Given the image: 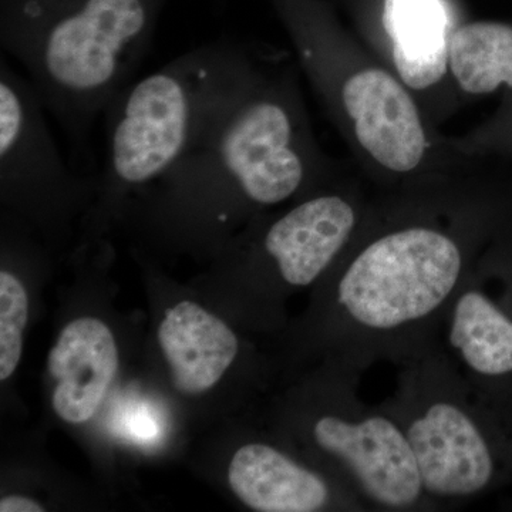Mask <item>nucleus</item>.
I'll use <instances>...</instances> for the list:
<instances>
[{"label": "nucleus", "instance_id": "obj_1", "mask_svg": "<svg viewBox=\"0 0 512 512\" xmlns=\"http://www.w3.org/2000/svg\"><path fill=\"white\" fill-rule=\"evenodd\" d=\"M476 261L467 239L427 221L382 229L349 248L322 281L325 363L363 375L419 353L439 338L448 303Z\"/></svg>", "mask_w": 512, "mask_h": 512}, {"label": "nucleus", "instance_id": "obj_2", "mask_svg": "<svg viewBox=\"0 0 512 512\" xmlns=\"http://www.w3.org/2000/svg\"><path fill=\"white\" fill-rule=\"evenodd\" d=\"M167 0H0V43L76 144L133 83Z\"/></svg>", "mask_w": 512, "mask_h": 512}, {"label": "nucleus", "instance_id": "obj_3", "mask_svg": "<svg viewBox=\"0 0 512 512\" xmlns=\"http://www.w3.org/2000/svg\"><path fill=\"white\" fill-rule=\"evenodd\" d=\"M396 369L382 403L402 424L437 511L510 487L512 404L474 389L439 338Z\"/></svg>", "mask_w": 512, "mask_h": 512}, {"label": "nucleus", "instance_id": "obj_4", "mask_svg": "<svg viewBox=\"0 0 512 512\" xmlns=\"http://www.w3.org/2000/svg\"><path fill=\"white\" fill-rule=\"evenodd\" d=\"M259 89L244 53L234 55L190 146L163 180L185 200L274 207L302 190L308 165L288 104Z\"/></svg>", "mask_w": 512, "mask_h": 512}, {"label": "nucleus", "instance_id": "obj_5", "mask_svg": "<svg viewBox=\"0 0 512 512\" xmlns=\"http://www.w3.org/2000/svg\"><path fill=\"white\" fill-rule=\"evenodd\" d=\"M235 46L197 47L131 83L106 110L104 191L127 194L160 183L190 146Z\"/></svg>", "mask_w": 512, "mask_h": 512}, {"label": "nucleus", "instance_id": "obj_6", "mask_svg": "<svg viewBox=\"0 0 512 512\" xmlns=\"http://www.w3.org/2000/svg\"><path fill=\"white\" fill-rule=\"evenodd\" d=\"M362 376L323 366L306 424L313 453L366 511H437L400 421L383 403L370 406L359 399Z\"/></svg>", "mask_w": 512, "mask_h": 512}, {"label": "nucleus", "instance_id": "obj_7", "mask_svg": "<svg viewBox=\"0 0 512 512\" xmlns=\"http://www.w3.org/2000/svg\"><path fill=\"white\" fill-rule=\"evenodd\" d=\"M439 342L474 389L512 404V228L458 286Z\"/></svg>", "mask_w": 512, "mask_h": 512}, {"label": "nucleus", "instance_id": "obj_8", "mask_svg": "<svg viewBox=\"0 0 512 512\" xmlns=\"http://www.w3.org/2000/svg\"><path fill=\"white\" fill-rule=\"evenodd\" d=\"M359 208L340 194H320L286 211L262 232L261 251L279 284L303 289L323 281L355 241Z\"/></svg>", "mask_w": 512, "mask_h": 512}, {"label": "nucleus", "instance_id": "obj_9", "mask_svg": "<svg viewBox=\"0 0 512 512\" xmlns=\"http://www.w3.org/2000/svg\"><path fill=\"white\" fill-rule=\"evenodd\" d=\"M228 481L241 503L258 512H366L328 471L306 466L268 443L239 447L229 463Z\"/></svg>", "mask_w": 512, "mask_h": 512}, {"label": "nucleus", "instance_id": "obj_10", "mask_svg": "<svg viewBox=\"0 0 512 512\" xmlns=\"http://www.w3.org/2000/svg\"><path fill=\"white\" fill-rule=\"evenodd\" d=\"M342 100L355 123L357 140L377 163L399 174L420 164L426 133L402 83L383 70H365L343 84Z\"/></svg>", "mask_w": 512, "mask_h": 512}, {"label": "nucleus", "instance_id": "obj_11", "mask_svg": "<svg viewBox=\"0 0 512 512\" xmlns=\"http://www.w3.org/2000/svg\"><path fill=\"white\" fill-rule=\"evenodd\" d=\"M47 366L57 380L52 397L57 416L82 424L96 414L119 370L113 333L99 319H76L60 333Z\"/></svg>", "mask_w": 512, "mask_h": 512}, {"label": "nucleus", "instance_id": "obj_12", "mask_svg": "<svg viewBox=\"0 0 512 512\" xmlns=\"http://www.w3.org/2000/svg\"><path fill=\"white\" fill-rule=\"evenodd\" d=\"M158 342L185 394L207 392L237 359L239 342L227 323L197 303L184 301L165 312Z\"/></svg>", "mask_w": 512, "mask_h": 512}, {"label": "nucleus", "instance_id": "obj_13", "mask_svg": "<svg viewBox=\"0 0 512 512\" xmlns=\"http://www.w3.org/2000/svg\"><path fill=\"white\" fill-rule=\"evenodd\" d=\"M383 25L400 79L414 90L440 82L448 67V15L441 0H384Z\"/></svg>", "mask_w": 512, "mask_h": 512}, {"label": "nucleus", "instance_id": "obj_14", "mask_svg": "<svg viewBox=\"0 0 512 512\" xmlns=\"http://www.w3.org/2000/svg\"><path fill=\"white\" fill-rule=\"evenodd\" d=\"M29 316L28 293L12 272H0V380L5 382L19 365L23 330Z\"/></svg>", "mask_w": 512, "mask_h": 512}, {"label": "nucleus", "instance_id": "obj_15", "mask_svg": "<svg viewBox=\"0 0 512 512\" xmlns=\"http://www.w3.org/2000/svg\"><path fill=\"white\" fill-rule=\"evenodd\" d=\"M0 511L2 512H43L45 508L42 505L29 500V498L12 495V497L2 498L0 501Z\"/></svg>", "mask_w": 512, "mask_h": 512}]
</instances>
